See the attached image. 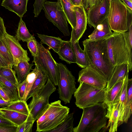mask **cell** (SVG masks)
<instances>
[{"label":"cell","mask_w":132,"mask_h":132,"mask_svg":"<svg viewBox=\"0 0 132 132\" xmlns=\"http://www.w3.org/2000/svg\"><path fill=\"white\" fill-rule=\"evenodd\" d=\"M10 65H11L0 54V67H6Z\"/></svg>","instance_id":"46"},{"label":"cell","mask_w":132,"mask_h":132,"mask_svg":"<svg viewBox=\"0 0 132 132\" xmlns=\"http://www.w3.org/2000/svg\"><path fill=\"white\" fill-rule=\"evenodd\" d=\"M107 106L104 102L85 108L78 125L73 132H97L105 130L108 118L106 117Z\"/></svg>","instance_id":"2"},{"label":"cell","mask_w":132,"mask_h":132,"mask_svg":"<svg viewBox=\"0 0 132 132\" xmlns=\"http://www.w3.org/2000/svg\"><path fill=\"white\" fill-rule=\"evenodd\" d=\"M43 9L48 21L57 27L64 36L70 35L66 16L59 2L46 1Z\"/></svg>","instance_id":"8"},{"label":"cell","mask_w":132,"mask_h":132,"mask_svg":"<svg viewBox=\"0 0 132 132\" xmlns=\"http://www.w3.org/2000/svg\"><path fill=\"white\" fill-rule=\"evenodd\" d=\"M3 108L27 115H28L30 113L29 108L26 101L20 99L11 101L8 105Z\"/></svg>","instance_id":"32"},{"label":"cell","mask_w":132,"mask_h":132,"mask_svg":"<svg viewBox=\"0 0 132 132\" xmlns=\"http://www.w3.org/2000/svg\"><path fill=\"white\" fill-rule=\"evenodd\" d=\"M108 55L114 67L129 62V52L121 33L113 31L106 38Z\"/></svg>","instance_id":"4"},{"label":"cell","mask_w":132,"mask_h":132,"mask_svg":"<svg viewBox=\"0 0 132 132\" xmlns=\"http://www.w3.org/2000/svg\"><path fill=\"white\" fill-rule=\"evenodd\" d=\"M28 0H3L1 5L22 18L27 11Z\"/></svg>","instance_id":"16"},{"label":"cell","mask_w":132,"mask_h":132,"mask_svg":"<svg viewBox=\"0 0 132 132\" xmlns=\"http://www.w3.org/2000/svg\"><path fill=\"white\" fill-rule=\"evenodd\" d=\"M38 67L39 71L38 75L26 97V101L30 98L39 93L44 88L47 80L48 77L45 72Z\"/></svg>","instance_id":"20"},{"label":"cell","mask_w":132,"mask_h":132,"mask_svg":"<svg viewBox=\"0 0 132 132\" xmlns=\"http://www.w3.org/2000/svg\"><path fill=\"white\" fill-rule=\"evenodd\" d=\"M46 1V0H35L33 4V12L35 17H37L38 16L43 8V4Z\"/></svg>","instance_id":"39"},{"label":"cell","mask_w":132,"mask_h":132,"mask_svg":"<svg viewBox=\"0 0 132 132\" xmlns=\"http://www.w3.org/2000/svg\"><path fill=\"white\" fill-rule=\"evenodd\" d=\"M108 36L95 40L87 39L82 42L84 50L90 64L96 68L107 82L115 67L111 63L108 55L106 45Z\"/></svg>","instance_id":"1"},{"label":"cell","mask_w":132,"mask_h":132,"mask_svg":"<svg viewBox=\"0 0 132 132\" xmlns=\"http://www.w3.org/2000/svg\"><path fill=\"white\" fill-rule=\"evenodd\" d=\"M103 0H82V3L84 8L86 10L90 7L97 5Z\"/></svg>","instance_id":"41"},{"label":"cell","mask_w":132,"mask_h":132,"mask_svg":"<svg viewBox=\"0 0 132 132\" xmlns=\"http://www.w3.org/2000/svg\"><path fill=\"white\" fill-rule=\"evenodd\" d=\"M118 102L107 108L106 117L109 120L105 130L108 129L109 132H115L117 130L119 117Z\"/></svg>","instance_id":"15"},{"label":"cell","mask_w":132,"mask_h":132,"mask_svg":"<svg viewBox=\"0 0 132 132\" xmlns=\"http://www.w3.org/2000/svg\"><path fill=\"white\" fill-rule=\"evenodd\" d=\"M73 50L76 57V63L81 68H83L90 64L84 51L81 48L79 41L76 42H70Z\"/></svg>","instance_id":"25"},{"label":"cell","mask_w":132,"mask_h":132,"mask_svg":"<svg viewBox=\"0 0 132 132\" xmlns=\"http://www.w3.org/2000/svg\"><path fill=\"white\" fill-rule=\"evenodd\" d=\"M78 82L101 88H106L107 83L104 76L92 64L79 71Z\"/></svg>","instance_id":"11"},{"label":"cell","mask_w":132,"mask_h":132,"mask_svg":"<svg viewBox=\"0 0 132 132\" xmlns=\"http://www.w3.org/2000/svg\"><path fill=\"white\" fill-rule=\"evenodd\" d=\"M0 54L11 65H14L13 56L3 38L0 39Z\"/></svg>","instance_id":"36"},{"label":"cell","mask_w":132,"mask_h":132,"mask_svg":"<svg viewBox=\"0 0 132 132\" xmlns=\"http://www.w3.org/2000/svg\"><path fill=\"white\" fill-rule=\"evenodd\" d=\"M0 88L7 94L11 101L19 99L17 88L0 75Z\"/></svg>","instance_id":"26"},{"label":"cell","mask_w":132,"mask_h":132,"mask_svg":"<svg viewBox=\"0 0 132 132\" xmlns=\"http://www.w3.org/2000/svg\"><path fill=\"white\" fill-rule=\"evenodd\" d=\"M0 109L4 113L3 117L18 126L24 122L28 116V115L15 111L6 109L3 108H0Z\"/></svg>","instance_id":"28"},{"label":"cell","mask_w":132,"mask_h":132,"mask_svg":"<svg viewBox=\"0 0 132 132\" xmlns=\"http://www.w3.org/2000/svg\"><path fill=\"white\" fill-rule=\"evenodd\" d=\"M35 121L29 113L26 120L18 126L17 132H32V126Z\"/></svg>","instance_id":"37"},{"label":"cell","mask_w":132,"mask_h":132,"mask_svg":"<svg viewBox=\"0 0 132 132\" xmlns=\"http://www.w3.org/2000/svg\"><path fill=\"white\" fill-rule=\"evenodd\" d=\"M0 124L16 126L7 119L1 117H0Z\"/></svg>","instance_id":"45"},{"label":"cell","mask_w":132,"mask_h":132,"mask_svg":"<svg viewBox=\"0 0 132 132\" xmlns=\"http://www.w3.org/2000/svg\"><path fill=\"white\" fill-rule=\"evenodd\" d=\"M107 18L94 28L93 32L88 36V39L90 40H95L105 37L112 33Z\"/></svg>","instance_id":"21"},{"label":"cell","mask_w":132,"mask_h":132,"mask_svg":"<svg viewBox=\"0 0 132 132\" xmlns=\"http://www.w3.org/2000/svg\"><path fill=\"white\" fill-rule=\"evenodd\" d=\"M56 89L55 85L48 78L46 83L42 91L38 94L32 97V99L28 106L30 114L35 121L48 107L50 104V97Z\"/></svg>","instance_id":"9"},{"label":"cell","mask_w":132,"mask_h":132,"mask_svg":"<svg viewBox=\"0 0 132 132\" xmlns=\"http://www.w3.org/2000/svg\"><path fill=\"white\" fill-rule=\"evenodd\" d=\"M0 97H1V96H0Z\"/></svg>","instance_id":"52"},{"label":"cell","mask_w":132,"mask_h":132,"mask_svg":"<svg viewBox=\"0 0 132 132\" xmlns=\"http://www.w3.org/2000/svg\"><path fill=\"white\" fill-rule=\"evenodd\" d=\"M34 65L33 63H30L26 60H22L19 61L17 65H13L19 84L25 79L27 75L32 69Z\"/></svg>","instance_id":"22"},{"label":"cell","mask_w":132,"mask_h":132,"mask_svg":"<svg viewBox=\"0 0 132 132\" xmlns=\"http://www.w3.org/2000/svg\"><path fill=\"white\" fill-rule=\"evenodd\" d=\"M76 15V22L75 28L72 29L70 41H79L87 29V12L83 5L73 6Z\"/></svg>","instance_id":"13"},{"label":"cell","mask_w":132,"mask_h":132,"mask_svg":"<svg viewBox=\"0 0 132 132\" xmlns=\"http://www.w3.org/2000/svg\"><path fill=\"white\" fill-rule=\"evenodd\" d=\"M0 96L4 100L7 101H11L10 100L7 94L0 88Z\"/></svg>","instance_id":"47"},{"label":"cell","mask_w":132,"mask_h":132,"mask_svg":"<svg viewBox=\"0 0 132 132\" xmlns=\"http://www.w3.org/2000/svg\"><path fill=\"white\" fill-rule=\"evenodd\" d=\"M70 1L73 6L83 5L82 0H70Z\"/></svg>","instance_id":"49"},{"label":"cell","mask_w":132,"mask_h":132,"mask_svg":"<svg viewBox=\"0 0 132 132\" xmlns=\"http://www.w3.org/2000/svg\"><path fill=\"white\" fill-rule=\"evenodd\" d=\"M4 114L3 112L0 109V117H3Z\"/></svg>","instance_id":"50"},{"label":"cell","mask_w":132,"mask_h":132,"mask_svg":"<svg viewBox=\"0 0 132 132\" xmlns=\"http://www.w3.org/2000/svg\"><path fill=\"white\" fill-rule=\"evenodd\" d=\"M59 63L60 77L58 92L59 98L66 104L69 103L76 88L75 78L66 66Z\"/></svg>","instance_id":"10"},{"label":"cell","mask_w":132,"mask_h":132,"mask_svg":"<svg viewBox=\"0 0 132 132\" xmlns=\"http://www.w3.org/2000/svg\"><path fill=\"white\" fill-rule=\"evenodd\" d=\"M11 102L5 101L0 97V108H4L6 106L11 103Z\"/></svg>","instance_id":"48"},{"label":"cell","mask_w":132,"mask_h":132,"mask_svg":"<svg viewBox=\"0 0 132 132\" xmlns=\"http://www.w3.org/2000/svg\"><path fill=\"white\" fill-rule=\"evenodd\" d=\"M129 0L131 2H132V0Z\"/></svg>","instance_id":"51"},{"label":"cell","mask_w":132,"mask_h":132,"mask_svg":"<svg viewBox=\"0 0 132 132\" xmlns=\"http://www.w3.org/2000/svg\"><path fill=\"white\" fill-rule=\"evenodd\" d=\"M132 79H128L127 89V94L125 104L123 122H127L132 113Z\"/></svg>","instance_id":"29"},{"label":"cell","mask_w":132,"mask_h":132,"mask_svg":"<svg viewBox=\"0 0 132 132\" xmlns=\"http://www.w3.org/2000/svg\"><path fill=\"white\" fill-rule=\"evenodd\" d=\"M107 18L113 31L121 33L128 30V9L120 0H109Z\"/></svg>","instance_id":"7"},{"label":"cell","mask_w":132,"mask_h":132,"mask_svg":"<svg viewBox=\"0 0 132 132\" xmlns=\"http://www.w3.org/2000/svg\"><path fill=\"white\" fill-rule=\"evenodd\" d=\"M1 0H0V2Z\"/></svg>","instance_id":"53"},{"label":"cell","mask_w":132,"mask_h":132,"mask_svg":"<svg viewBox=\"0 0 132 132\" xmlns=\"http://www.w3.org/2000/svg\"><path fill=\"white\" fill-rule=\"evenodd\" d=\"M12 66L0 67V75L12 83L16 87L19 84L16 75V73L12 69Z\"/></svg>","instance_id":"34"},{"label":"cell","mask_w":132,"mask_h":132,"mask_svg":"<svg viewBox=\"0 0 132 132\" xmlns=\"http://www.w3.org/2000/svg\"><path fill=\"white\" fill-rule=\"evenodd\" d=\"M125 78L117 82L110 89L106 91L104 103L107 107L119 102Z\"/></svg>","instance_id":"18"},{"label":"cell","mask_w":132,"mask_h":132,"mask_svg":"<svg viewBox=\"0 0 132 132\" xmlns=\"http://www.w3.org/2000/svg\"><path fill=\"white\" fill-rule=\"evenodd\" d=\"M74 94L75 104L82 109L96 103L104 102L106 88L95 87L81 82Z\"/></svg>","instance_id":"6"},{"label":"cell","mask_w":132,"mask_h":132,"mask_svg":"<svg viewBox=\"0 0 132 132\" xmlns=\"http://www.w3.org/2000/svg\"><path fill=\"white\" fill-rule=\"evenodd\" d=\"M37 42L34 37L29 39L27 42V47L32 55L34 57L37 55L38 52Z\"/></svg>","instance_id":"38"},{"label":"cell","mask_w":132,"mask_h":132,"mask_svg":"<svg viewBox=\"0 0 132 132\" xmlns=\"http://www.w3.org/2000/svg\"><path fill=\"white\" fill-rule=\"evenodd\" d=\"M6 32L3 19L0 16V39L3 38Z\"/></svg>","instance_id":"43"},{"label":"cell","mask_w":132,"mask_h":132,"mask_svg":"<svg viewBox=\"0 0 132 132\" xmlns=\"http://www.w3.org/2000/svg\"><path fill=\"white\" fill-rule=\"evenodd\" d=\"M126 5L128 12L132 13V2L129 0H120Z\"/></svg>","instance_id":"44"},{"label":"cell","mask_w":132,"mask_h":132,"mask_svg":"<svg viewBox=\"0 0 132 132\" xmlns=\"http://www.w3.org/2000/svg\"><path fill=\"white\" fill-rule=\"evenodd\" d=\"M129 74L126 77L122 91L118 102L119 105V117L118 127L123 123V119L125 104L127 94V85L129 79Z\"/></svg>","instance_id":"30"},{"label":"cell","mask_w":132,"mask_h":132,"mask_svg":"<svg viewBox=\"0 0 132 132\" xmlns=\"http://www.w3.org/2000/svg\"><path fill=\"white\" fill-rule=\"evenodd\" d=\"M37 44L38 52L37 55L34 57L32 63L45 71L48 78L55 86H58L60 77L59 63L48 50L37 42Z\"/></svg>","instance_id":"5"},{"label":"cell","mask_w":132,"mask_h":132,"mask_svg":"<svg viewBox=\"0 0 132 132\" xmlns=\"http://www.w3.org/2000/svg\"><path fill=\"white\" fill-rule=\"evenodd\" d=\"M15 37L19 41L26 42L34 37L29 32L22 18H20Z\"/></svg>","instance_id":"33"},{"label":"cell","mask_w":132,"mask_h":132,"mask_svg":"<svg viewBox=\"0 0 132 132\" xmlns=\"http://www.w3.org/2000/svg\"><path fill=\"white\" fill-rule=\"evenodd\" d=\"M27 85V82L25 79L24 81L19 84L17 88L19 99L21 100L24 94Z\"/></svg>","instance_id":"42"},{"label":"cell","mask_w":132,"mask_h":132,"mask_svg":"<svg viewBox=\"0 0 132 132\" xmlns=\"http://www.w3.org/2000/svg\"><path fill=\"white\" fill-rule=\"evenodd\" d=\"M129 71L128 63L116 66L111 78L107 82L106 91L110 89L117 82L123 80L129 74Z\"/></svg>","instance_id":"17"},{"label":"cell","mask_w":132,"mask_h":132,"mask_svg":"<svg viewBox=\"0 0 132 132\" xmlns=\"http://www.w3.org/2000/svg\"><path fill=\"white\" fill-rule=\"evenodd\" d=\"M109 3V0H103L99 3L87 10V23L90 27H93L95 28L107 18Z\"/></svg>","instance_id":"12"},{"label":"cell","mask_w":132,"mask_h":132,"mask_svg":"<svg viewBox=\"0 0 132 132\" xmlns=\"http://www.w3.org/2000/svg\"><path fill=\"white\" fill-rule=\"evenodd\" d=\"M69 111L70 109L63 106L60 100L49 104L37 119L36 131L49 132L64 120Z\"/></svg>","instance_id":"3"},{"label":"cell","mask_w":132,"mask_h":132,"mask_svg":"<svg viewBox=\"0 0 132 132\" xmlns=\"http://www.w3.org/2000/svg\"><path fill=\"white\" fill-rule=\"evenodd\" d=\"M57 53L60 59L67 63H76L75 55L70 41L63 40Z\"/></svg>","instance_id":"19"},{"label":"cell","mask_w":132,"mask_h":132,"mask_svg":"<svg viewBox=\"0 0 132 132\" xmlns=\"http://www.w3.org/2000/svg\"><path fill=\"white\" fill-rule=\"evenodd\" d=\"M37 35L40 40V44L47 45L54 52L58 53L63 41L61 38L43 34H37Z\"/></svg>","instance_id":"27"},{"label":"cell","mask_w":132,"mask_h":132,"mask_svg":"<svg viewBox=\"0 0 132 132\" xmlns=\"http://www.w3.org/2000/svg\"><path fill=\"white\" fill-rule=\"evenodd\" d=\"M18 126L0 124V132H17Z\"/></svg>","instance_id":"40"},{"label":"cell","mask_w":132,"mask_h":132,"mask_svg":"<svg viewBox=\"0 0 132 132\" xmlns=\"http://www.w3.org/2000/svg\"><path fill=\"white\" fill-rule=\"evenodd\" d=\"M73 113L68 115L64 120L56 128L49 132H72L73 128Z\"/></svg>","instance_id":"31"},{"label":"cell","mask_w":132,"mask_h":132,"mask_svg":"<svg viewBox=\"0 0 132 132\" xmlns=\"http://www.w3.org/2000/svg\"><path fill=\"white\" fill-rule=\"evenodd\" d=\"M3 38L7 43L13 56L14 65H17L19 62L22 60L29 62L30 59L28 56L27 50L22 48L19 41L15 37L6 32Z\"/></svg>","instance_id":"14"},{"label":"cell","mask_w":132,"mask_h":132,"mask_svg":"<svg viewBox=\"0 0 132 132\" xmlns=\"http://www.w3.org/2000/svg\"><path fill=\"white\" fill-rule=\"evenodd\" d=\"M35 65V68L27 75L25 79L27 85L24 96L21 100L26 101V97L31 88L33 82L38 75L39 68Z\"/></svg>","instance_id":"35"},{"label":"cell","mask_w":132,"mask_h":132,"mask_svg":"<svg viewBox=\"0 0 132 132\" xmlns=\"http://www.w3.org/2000/svg\"><path fill=\"white\" fill-rule=\"evenodd\" d=\"M123 36L127 48L129 57V62L128 64L129 71L132 69V13H128V30L121 33Z\"/></svg>","instance_id":"23"},{"label":"cell","mask_w":132,"mask_h":132,"mask_svg":"<svg viewBox=\"0 0 132 132\" xmlns=\"http://www.w3.org/2000/svg\"><path fill=\"white\" fill-rule=\"evenodd\" d=\"M57 1L60 4L72 29H74L76 25V17L73 9V5L70 0H57Z\"/></svg>","instance_id":"24"}]
</instances>
